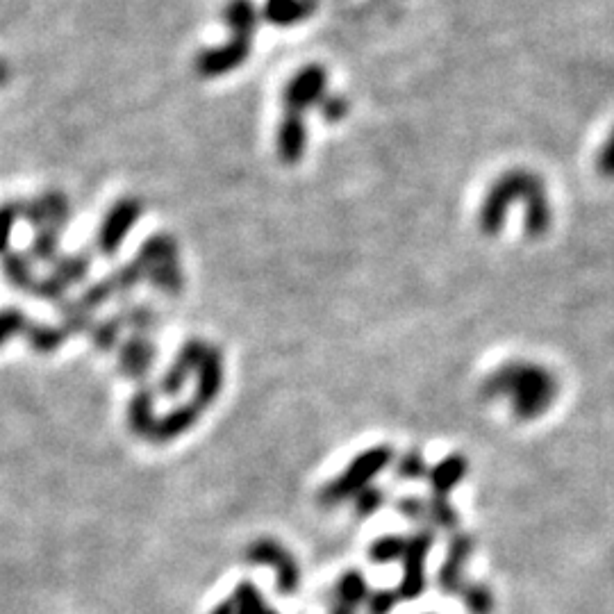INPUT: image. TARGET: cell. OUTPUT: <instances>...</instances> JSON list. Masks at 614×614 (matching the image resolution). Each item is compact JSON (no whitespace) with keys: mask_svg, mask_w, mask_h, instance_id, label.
Returning a JSON list of instances; mask_svg holds the SVG:
<instances>
[{"mask_svg":"<svg viewBox=\"0 0 614 614\" xmlns=\"http://www.w3.org/2000/svg\"><path fill=\"white\" fill-rule=\"evenodd\" d=\"M328 94V71L321 64H307L289 78L282 91L285 114L303 116L312 107H319L323 96Z\"/></svg>","mask_w":614,"mask_h":614,"instance_id":"4","label":"cell"},{"mask_svg":"<svg viewBox=\"0 0 614 614\" xmlns=\"http://www.w3.org/2000/svg\"><path fill=\"white\" fill-rule=\"evenodd\" d=\"M246 558L248 562L267 564V567L276 569V585L282 596L296 594L298 585H301V569H298L294 555L276 539H257L255 544L248 546Z\"/></svg>","mask_w":614,"mask_h":614,"instance_id":"6","label":"cell"},{"mask_svg":"<svg viewBox=\"0 0 614 614\" xmlns=\"http://www.w3.org/2000/svg\"><path fill=\"white\" fill-rule=\"evenodd\" d=\"M396 476L403 480H419L428 476V464L419 451H408L398 458Z\"/></svg>","mask_w":614,"mask_h":614,"instance_id":"18","label":"cell"},{"mask_svg":"<svg viewBox=\"0 0 614 614\" xmlns=\"http://www.w3.org/2000/svg\"><path fill=\"white\" fill-rule=\"evenodd\" d=\"M319 114L321 119L326 123H339L342 119H346L348 110H351V105H348V98L339 96V94H326L323 96V101L319 103Z\"/></svg>","mask_w":614,"mask_h":614,"instance_id":"19","label":"cell"},{"mask_svg":"<svg viewBox=\"0 0 614 614\" xmlns=\"http://www.w3.org/2000/svg\"><path fill=\"white\" fill-rule=\"evenodd\" d=\"M485 401H505L519 421H535L553 408L560 380L539 362L510 360L496 367L480 385Z\"/></svg>","mask_w":614,"mask_h":614,"instance_id":"2","label":"cell"},{"mask_svg":"<svg viewBox=\"0 0 614 614\" xmlns=\"http://www.w3.org/2000/svg\"><path fill=\"white\" fill-rule=\"evenodd\" d=\"M385 499H387L385 489H380V487H376V485L364 487L362 492H360V494L355 496V499H353L355 514H358V517H371L373 512L383 508Z\"/></svg>","mask_w":614,"mask_h":614,"instance_id":"17","label":"cell"},{"mask_svg":"<svg viewBox=\"0 0 614 614\" xmlns=\"http://www.w3.org/2000/svg\"><path fill=\"white\" fill-rule=\"evenodd\" d=\"M251 41L253 39L230 35L226 44L203 48V51L196 55V71L201 73L203 78L228 76V73L237 71L239 66L248 60V55H251V48H253Z\"/></svg>","mask_w":614,"mask_h":614,"instance_id":"7","label":"cell"},{"mask_svg":"<svg viewBox=\"0 0 614 614\" xmlns=\"http://www.w3.org/2000/svg\"><path fill=\"white\" fill-rule=\"evenodd\" d=\"M307 128L303 116H282L276 137V151L282 164H298L305 155Z\"/></svg>","mask_w":614,"mask_h":614,"instance_id":"9","label":"cell"},{"mask_svg":"<svg viewBox=\"0 0 614 614\" xmlns=\"http://www.w3.org/2000/svg\"><path fill=\"white\" fill-rule=\"evenodd\" d=\"M435 535L433 530L423 528L419 533H414L408 537V549L403 555V578L398 583V601H412L419 599L426 589V560L428 553L433 549Z\"/></svg>","mask_w":614,"mask_h":614,"instance_id":"5","label":"cell"},{"mask_svg":"<svg viewBox=\"0 0 614 614\" xmlns=\"http://www.w3.org/2000/svg\"><path fill=\"white\" fill-rule=\"evenodd\" d=\"M7 80H10V64L0 57V87L7 85Z\"/></svg>","mask_w":614,"mask_h":614,"instance_id":"24","label":"cell"},{"mask_svg":"<svg viewBox=\"0 0 614 614\" xmlns=\"http://www.w3.org/2000/svg\"><path fill=\"white\" fill-rule=\"evenodd\" d=\"M212 614H237L235 603H232V599L230 601H223V603L217 605V608L212 610Z\"/></svg>","mask_w":614,"mask_h":614,"instance_id":"23","label":"cell"},{"mask_svg":"<svg viewBox=\"0 0 614 614\" xmlns=\"http://www.w3.org/2000/svg\"><path fill=\"white\" fill-rule=\"evenodd\" d=\"M232 603H235L237 614H278L276 610L267 608L260 589L251 583H242L235 589V594H232Z\"/></svg>","mask_w":614,"mask_h":614,"instance_id":"15","label":"cell"},{"mask_svg":"<svg viewBox=\"0 0 614 614\" xmlns=\"http://www.w3.org/2000/svg\"><path fill=\"white\" fill-rule=\"evenodd\" d=\"M398 603V594L392 589H378L367 596L369 614H389L394 610V605Z\"/></svg>","mask_w":614,"mask_h":614,"instance_id":"21","label":"cell"},{"mask_svg":"<svg viewBox=\"0 0 614 614\" xmlns=\"http://www.w3.org/2000/svg\"><path fill=\"white\" fill-rule=\"evenodd\" d=\"M596 173L605 180H614V130L596 155Z\"/></svg>","mask_w":614,"mask_h":614,"instance_id":"20","label":"cell"},{"mask_svg":"<svg viewBox=\"0 0 614 614\" xmlns=\"http://www.w3.org/2000/svg\"><path fill=\"white\" fill-rule=\"evenodd\" d=\"M392 462L394 448L389 444H376L367 448V451L355 455L342 474L321 487L319 503L323 508H337V505L355 499L364 487L373 485V480L383 474Z\"/></svg>","mask_w":614,"mask_h":614,"instance_id":"3","label":"cell"},{"mask_svg":"<svg viewBox=\"0 0 614 614\" xmlns=\"http://www.w3.org/2000/svg\"><path fill=\"white\" fill-rule=\"evenodd\" d=\"M476 549V539L467 533L453 535L451 544H448L446 560L439 569L437 585L448 596H462L464 589H467V580H464V564L469 562L471 553Z\"/></svg>","mask_w":614,"mask_h":614,"instance_id":"8","label":"cell"},{"mask_svg":"<svg viewBox=\"0 0 614 614\" xmlns=\"http://www.w3.org/2000/svg\"><path fill=\"white\" fill-rule=\"evenodd\" d=\"M221 16L226 21L230 35L246 39H253L257 23H260V10H257L253 0H228Z\"/></svg>","mask_w":614,"mask_h":614,"instance_id":"12","label":"cell"},{"mask_svg":"<svg viewBox=\"0 0 614 614\" xmlns=\"http://www.w3.org/2000/svg\"><path fill=\"white\" fill-rule=\"evenodd\" d=\"M369 589H367V580L362 578L360 571H346V574L339 578V583L333 592V599L337 603H346L351 605V608H358L360 603L367 601Z\"/></svg>","mask_w":614,"mask_h":614,"instance_id":"13","label":"cell"},{"mask_svg":"<svg viewBox=\"0 0 614 614\" xmlns=\"http://www.w3.org/2000/svg\"><path fill=\"white\" fill-rule=\"evenodd\" d=\"M398 512L412 521H426L428 519V501L417 499V496H405L398 501Z\"/></svg>","mask_w":614,"mask_h":614,"instance_id":"22","label":"cell"},{"mask_svg":"<svg viewBox=\"0 0 614 614\" xmlns=\"http://www.w3.org/2000/svg\"><path fill=\"white\" fill-rule=\"evenodd\" d=\"M514 203H524V232L530 239H542L553 226V207L544 180L530 169L501 173L480 203L478 226L487 237L501 235L505 217Z\"/></svg>","mask_w":614,"mask_h":614,"instance_id":"1","label":"cell"},{"mask_svg":"<svg viewBox=\"0 0 614 614\" xmlns=\"http://www.w3.org/2000/svg\"><path fill=\"white\" fill-rule=\"evenodd\" d=\"M469 471L467 458H462L460 453H453L444 458L439 464H435L433 469H428V480H430V492H433V499H448L455 487H458L464 476Z\"/></svg>","mask_w":614,"mask_h":614,"instance_id":"10","label":"cell"},{"mask_svg":"<svg viewBox=\"0 0 614 614\" xmlns=\"http://www.w3.org/2000/svg\"><path fill=\"white\" fill-rule=\"evenodd\" d=\"M405 549H408V537L405 535H385L378 537L376 542L371 544L369 558L376 564H392L401 562Z\"/></svg>","mask_w":614,"mask_h":614,"instance_id":"14","label":"cell"},{"mask_svg":"<svg viewBox=\"0 0 614 614\" xmlns=\"http://www.w3.org/2000/svg\"><path fill=\"white\" fill-rule=\"evenodd\" d=\"M330 614H355V608H351V605L346 603H337L333 605V610H330Z\"/></svg>","mask_w":614,"mask_h":614,"instance_id":"25","label":"cell"},{"mask_svg":"<svg viewBox=\"0 0 614 614\" xmlns=\"http://www.w3.org/2000/svg\"><path fill=\"white\" fill-rule=\"evenodd\" d=\"M462 601L471 614H492L494 612V594L485 585H467L462 592Z\"/></svg>","mask_w":614,"mask_h":614,"instance_id":"16","label":"cell"},{"mask_svg":"<svg viewBox=\"0 0 614 614\" xmlns=\"http://www.w3.org/2000/svg\"><path fill=\"white\" fill-rule=\"evenodd\" d=\"M317 12V0H267L262 7L264 21L278 28L296 26Z\"/></svg>","mask_w":614,"mask_h":614,"instance_id":"11","label":"cell"}]
</instances>
